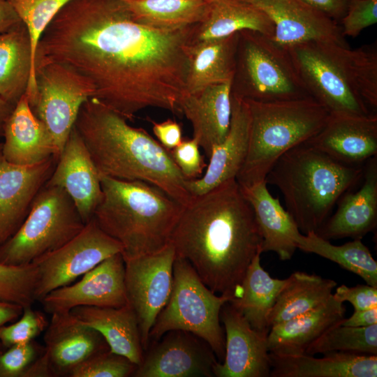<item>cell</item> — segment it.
Masks as SVG:
<instances>
[{"mask_svg":"<svg viewBox=\"0 0 377 377\" xmlns=\"http://www.w3.org/2000/svg\"><path fill=\"white\" fill-rule=\"evenodd\" d=\"M2 143H0V151L1 150Z\"/></svg>","mask_w":377,"mask_h":377,"instance_id":"9f6ffc18","label":"cell"},{"mask_svg":"<svg viewBox=\"0 0 377 377\" xmlns=\"http://www.w3.org/2000/svg\"><path fill=\"white\" fill-rule=\"evenodd\" d=\"M70 312L81 323L98 332L110 350L129 359L137 366L144 349L136 315L127 304L120 307L79 306Z\"/></svg>","mask_w":377,"mask_h":377,"instance_id":"f1b7e54d","label":"cell"},{"mask_svg":"<svg viewBox=\"0 0 377 377\" xmlns=\"http://www.w3.org/2000/svg\"><path fill=\"white\" fill-rule=\"evenodd\" d=\"M244 101L249 110L250 130L246 156L236 176L241 186L265 181L275 162L319 133L330 114L311 96L271 102Z\"/></svg>","mask_w":377,"mask_h":377,"instance_id":"52a82bcc","label":"cell"},{"mask_svg":"<svg viewBox=\"0 0 377 377\" xmlns=\"http://www.w3.org/2000/svg\"><path fill=\"white\" fill-rule=\"evenodd\" d=\"M343 303L333 297L325 304L271 327L267 347L271 353H304L329 327L344 318Z\"/></svg>","mask_w":377,"mask_h":377,"instance_id":"f546056e","label":"cell"},{"mask_svg":"<svg viewBox=\"0 0 377 377\" xmlns=\"http://www.w3.org/2000/svg\"><path fill=\"white\" fill-rule=\"evenodd\" d=\"M35 67L36 98L31 109L61 154L82 104L94 97V89L86 77L66 65L47 61Z\"/></svg>","mask_w":377,"mask_h":377,"instance_id":"8fae6325","label":"cell"},{"mask_svg":"<svg viewBox=\"0 0 377 377\" xmlns=\"http://www.w3.org/2000/svg\"><path fill=\"white\" fill-rule=\"evenodd\" d=\"M258 253L249 265L239 296L230 301L255 330L269 332V318L286 279L272 277L260 264Z\"/></svg>","mask_w":377,"mask_h":377,"instance_id":"d6a6232c","label":"cell"},{"mask_svg":"<svg viewBox=\"0 0 377 377\" xmlns=\"http://www.w3.org/2000/svg\"><path fill=\"white\" fill-rule=\"evenodd\" d=\"M363 173V165L340 163L304 142L284 153L265 182L279 188L286 210L306 234L324 224L339 198L360 181Z\"/></svg>","mask_w":377,"mask_h":377,"instance_id":"8992f818","label":"cell"},{"mask_svg":"<svg viewBox=\"0 0 377 377\" xmlns=\"http://www.w3.org/2000/svg\"><path fill=\"white\" fill-rule=\"evenodd\" d=\"M249 130L246 102L231 95L228 132L225 139L212 148L205 175L196 179L186 180V188L191 195H201L228 179H236L246 156Z\"/></svg>","mask_w":377,"mask_h":377,"instance_id":"7402d4cb","label":"cell"},{"mask_svg":"<svg viewBox=\"0 0 377 377\" xmlns=\"http://www.w3.org/2000/svg\"><path fill=\"white\" fill-rule=\"evenodd\" d=\"M0 354V377H23L29 367L45 350L34 340L13 345Z\"/></svg>","mask_w":377,"mask_h":377,"instance_id":"b9f144b4","label":"cell"},{"mask_svg":"<svg viewBox=\"0 0 377 377\" xmlns=\"http://www.w3.org/2000/svg\"><path fill=\"white\" fill-rule=\"evenodd\" d=\"M337 286L335 281L319 275L293 272L286 278L270 313V328L325 304L332 298Z\"/></svg>","mask_w":377,"mask_h":377,"instance_id":"836d02e7","label":"cell"},{"mask_svg":"<svg viewBox=\"0 0 377 377\" xmlns=\"http://www.w3.org/2000/svg\"><path fill=\"white\" fill-rule=\"evenodd\" d=\"M23 307L0 300V327L15 321L22 313Z\"/></svg>","mask_w":377,"mask_h":377,"instance_id":"816d5d0a","label":"cell"},{"mask_svg":"<svg viewBox=\"0 0 377 377\" xmlns=\"http://www.w3.org/2000/svg\"><path fill=\"white\" fill-rule=\"evenodd\" d=\"M45 315L34 310L31 306L23 308L19 320L10 325L0 327V343L4 347L34 340L48 325Z\"/></svg>","mask_w":377,"mask_h":377,"instance_id":"60d3db41","label":"cell"},{"mask_svg":"<svg viewBox=\"0 0 377 377\" xmlns=\"http://www.w3.org/2000/svg\"><path fill=\"white\" fill-rule=\"evenodd\" d=\"M174 246L125 260L124 284L127 304L134 311L144 351L149 346V333L168 303L173 286Z\"/></svg>","mask_w":377,"mask_h":377,"instance_id":"4fadbf2b","label":"cell"},{"mask_svg":"<svg viewBox=\"0 0 377 377\" xmlns=\"http://www.w3.org/2000/svg\"><path fill=\"white\" fill-rule=\"evenodd\" d=\"M76 207L59 186L45 184L17 232L0 244V263L24 265L53 251L84 228Z\"/></svg>","mask_w":377,"mask_h":377,"instance_id":"30bf717a","label":"cell"},{"mask_svg":"<svg viewBox=\"0 0 377 377\" xmlns=\"http://www.w3.org/2000/svg\"><path fill=\"white\" fill-rule=\"evenodd\" d=\"M288 50L311 97L330 113L368 115L377 108V52L323 41Z\"/></svg>","mask_w":377,"mask_h":377,"instance_id":"277c9868","label":"cell"},{"mask_svg":"<svg viewBox=\"0 0 377 377\" xmlns=\"http://www.w3.org/2000/svg\"><path fill=\"white\" fill-rule=\"evenodd\" d=\"M332 297L339 302L350 303L354 307V311L377 307V287L367 283L353 287L342 284L336 287Z\"/></svg>","mask_w":377,"mask_h":377,"instance_id":"f6af8a7d","label":"cell"},{"mask_svg":"<svg viewBox=\"0 0 377 377\" xmlns=\"http://www.w3.org/2000/svg\"><path fill=\"white\" fill-rule=\"evenodd\" d=\"M35 71L24 24L0 34V97L14 107L26 94L32 108L36 98Z\"/></svg>","mask_w":377,"mask_h":377,"instance_id":"4316f807","label":"cell"},{"mask_svg":"<svg viewBox=\"0 0 377 377\" xmlns=\"http://www.w3.org/2000/svg\"><path fill=\"white\" fill-rule=\"evenodd\" d=\"M340 323L351 327H367L377 324V307L354 311L349 318H343Z\"/></svg>","mask_w":377,"mask_h":377,"instance_id":"c3c4849f","label":"cell"},{"mask_svg":"<svg viewBox=\"0 0 377 377\" xmlns=\"http://www.w3.org/2000/svg\"><path fill=\"white\" fill-rule=\"evenodd\" d=\"M38 272L31 263L24 265L0 263V300L26 307L36 302Z\"/></svg>","mask_w":377,"mask_h":377,"instance_id":"74e56055","label":"cell"},{"mask_svg":"<svg viewBox=\"0 0 377 377\" xmlns=\"http://www.w3.org/2000/svg\"><path fill=\"white\" fill-rule=\"evenodd\" d=\"M125 262L116 253L85 273L74 284L57 288L40 302L50 313L68 312L79 306L120 307L127 304Z\"/></svg>","mask_w":377,"mask_h":377,"instance_id":"9a60e30c","label":"cell"},{"mask_svg":"<svg viewBox=\"0 0 377 377\" xmlns=\"http://www.w3.org/2000/svg\"><path fill=\"white\" fill-rule=\"evenodd\" d=\"M263 11L272 20V40L289 47L309 41L348 45L335 20L302 0H244Z\"/></svg>","mask_w":377,"mask_h":377,"instance_id":"e0dca14e","label":"cell"},{"mask_svg":"<svg viewBox=\"0 0 377 377\" xmlns=\"http://www.w3.org/2000/svg\"><path fill=\"white\" fill-rule=\"evenodd\" d=\"M332 20H341L346 13L350 0H302Z\"/></svg>","mask_w":377,"mask_h":377,"instance_id":"7dc6e473","label":"cell"},{"mask_svg":"<svg viewBox=\"0 0 377 377\" xmlns=\"http://www.w3.org/2000/svg\"><path fill=\"white\" fill-rule=\"evenodd\" d=\"M207 1L209 2H213V1H221V0H207Z\"/></svg>","mask_w":377,"mask_h":377,"instance_id":"11a10c76","label":"cell"},{"mask_svg":"<svg viewBox=\"0 0 377 377\" xmlns=\"http://www.w3.org/2000/svg\"><path fill=\"white\" fill-rule=\"evenodd\" d=\"M225 331V355L213 369L216 377H269V332L253 329L229 302L220 312Z\"/></svg>","mask_w":377,"mask_h":377,"instance_id":"2e32d148","label":"cell"},{"mask_svg":"<svg viewBox=\"0 0 377 377\" xmlns=\"http://www.w3.org/2000/svg\"><path fill=\"white\" fill-rule=\"evenodd\" d=\"M230 301L229 297L212 291L188 260L175 258L172 293L150 331L149 345L168 331L184 330L206 341L221 362L225 355V333L220 312Z\"/></svg>","mask_w":377,"mask_h":377,"instance_id":"9c48e42d","label":"cell"},{"mask_svg":"<svg viewBox=\"0 0 377 377\" xmlns=\"http://www.w3.org/2000/svg\"><path fill=\"white\" fill-rule=\"evenodd\" d=\"M2 353V350L1 349V343H0V354Z\"/></svg>","mask_w":377,"mask_h":377,"instance_id":"6f0895ef","label":"cell"},{"mask_svg":"<svg viewBox=\"0 0 377 377\" xmlns=\"http://www.w3.org/2000/svg\"><path fill=\"white\" fill-rule=\"evenodd\" d=\"M363 184L355 192L345 193L338 200L336 212L316 232L330 240L360 239L377 225V156L366 162Z\"/></svg>","mask_w":377,"mask_h":377,"instance_id":"cb8c5ba5","label":"cell"},{"mask_svg":"<svg viewBox=\"0 0 377 377\" xmlns=\"http://www.w3.org/2000/svg\"><path fill=\"white\" fill-rule=\"evenodd\" d=\"M45 184L63 188L84 223L94 217L103 197L100 175L75 126Z\"/></svg>","mask_w":377,"mask_h":377,"instance_id":"d6986e66","label":"cell"},{"mask_svg":"<svg viewBox=\"0 0 377 377\" xmlns=\"http://www.w3.org/2000/svg\"><path fill=\"white\" fill-rule=\"evenodd\" d=\"M140 23L163 29H178L201 22L207 15V0H121Z\"/></svg>","mask_w":377,"mask_h":377,"instance_id":"e575fe53","label":"cell"},{"mask_svg":"<svg viewBox=\"0 0 377 377\" xmlns=\"http://www.w3.org/2000/svg\"><path fill=\"white\" fill-rule=\"evenodd\" d=\"M340 321L329 327L311 343L304 353L314 355L343 352L377 355V324L367 327H351L343 325Z\"/></svg>","mask_w":377,"mask_h":377,"instance_id":"8d00e7d4","label":"cell"},{"mask_svg":"<svg viewBox=\"0 0 377 377\" xmlns=\"http://www.w3.org/2000/svg\"><path fill=\"white\" fill-rule=\"evenodd\" d=\"M137 365L127 357L110 350L98 353L71 370L69 377H128Z\"/></svg>","mask_w":377,"mask_h":377,"instance_id":"ab89813d","label":"cell"},{"mask_svg":"<svg viewBox=\"0 0 377 377\" xmlns=\"http://www.w3.org/2000/svg\"><path fill=\"white\" fill-rule=\"evenodd\" d=\"M22 20L8 0H0V34L4 33Z\"/></svg>","mask_w":377,"mask_h":377,"instance_id":"681fc988","label":"cell"},{"mask_svg":"<svg viewBox=\"0 0 377 377\" xmlns=\"http://www.w3.org/2000/svg\"><path fill=\"white\" fill-rule=\"evenodd\" d=\"M44 342V354L53 376H68L80 363L110 350L98 332L81 323L70 311L52 314Z\"/></svg>","mask_w":377,"mask_h":377,"instance_id":"44dd1931","label":"cell"},{"mask_svg":"<svg viewBox=\"0 0 377 377\" xmlns=\"http://www.w3.org/2000/svg\"><path fill=\"white\" fill-rule=\"evenodd\" d=\"M180 112L191 122L193 138L209 158L212 148L226 138L231 118V82L207 87L186 94Z\"/></svg>","mask_w":377,"mask_h":377,"instance_id":"d4e9b609","label":"cell"},{"mask_svg":"<svg viewBox=\"0 0 377 377\" xmlns=\"http://www.w3.org/2000/svg\"><path fill=\"white\" fill-rule=\"evenodd\" d=\"M170 243L175 258L188 260L202 282L230 301L254 257L263 253V237L253 209L235 178L193 195L184 205Z\"/></svg>","mask_w":377,"mask_h":377,"instance_id":"7a4b0ae2","label":"cell"},{"mask_svg":"<svg viewBox=\"0 0 377 377\" xmlns=\"http://www.w3.org/2000/svg\"><path fill=\"white\" fill-rule=\"evenodd\" d=\"M8 1L26 26L35 64L37 47L43 32L58 12L70 0Z\"/></svg>","mask_w":377,"mask_h":377,"instance_id":"f35d334b","label":"cell"},{"mask_svg":"<svg viewBox=\"0 0 377 377\" xmlns=\"http://www.w3.org/2000/svg\"><path fill=\"white\" fill-rule=\"evenodd\" d=\"M100 175L154 184L183 205L193 197L168 151L145 129L94 98L85 101L74 125Z\"/></svg>","mask_w":377,"mask_h":377,"instance_id":"3957f363","label":"cell"},{"mask_svg":"<svg viewBox=\"0 0 377 377\" xmlns=\"http://www.w3.org/2000/svg\"><path fill=\"white\" fill-rule=\"evenodd\" d=\"M2 135L1 153L10 163L29 166L59 156L51 134L34 114L26 94L4 120Z\"/></svg>","mask_w":377,"mask_h":377,"instance_id":"603a6c76","label":"cell"},{"mask_svg":"<svg viewBox=\"0 0 377 377\" xmlns=\"http://www.w3.org/2000/svg\"><path fill=\"white\" fill-rule=\"evenodd\" d=\"M122 252L121 244L106 234L92 218L60 248L35 259L38 280L36 300L71 284L106 258Z\"/></svg>","mask_w":377,"mask_h":377,"instance_id":"7c38bea8","label":"cell"},{"mask_svg":"<svg viewBox=\"0 0 377 377\" xmlns=\"http://www.w3.org/2000/svg\"><path fill=\"white\" fill-rule=\"evenodd\" d=\"M271 377H376L377 355L334 352L315 357L306 353L269 352Z\"/></svg>","mask_w":377,"mask_h":377,"instance_id":"484cf974","label":"cell"},{"mask_svg":"<svg viewBox=\"0 0 377 377\" xmlns=\"http://www.w3.org/2000/svg\"><path fill=\"white\" fill-rule=\"evenodd\" d=\"M158 142L167 150L177 147L182 141V127L176 121L168 119L163 122H156L148 118Z\"/></svg>","mask_w":377,"mask_h":377,"instance_id":"bcb514c9","label":"cell"},{"mask_svg":"<svg viewBox=\"0 0 377 377\" xmlns=\"http://www.w3.org/2000/svg\"><path fill=\"white\" fill-rule=\"evenodd\" d=\"M297 246L306 253H314L338 264L342 268L360 276L367 284L377 287V262L360 239L341 245H334L315 231L300 233Z\"/></svg>","mask_w":377,"mask_h":377,"instance_id":"d590c367","label":"cell"},{"mask_svg":"<svg viewBox=\"0 0 377 377\" xmlns=\"http://www.w3.org/2000/svg\"><path fill=\"white\" fill-rule=\"evenodd\" d=\"M240 188L253 209L263 237V253L274 252L281 260L291 259L301 233L292 216L270 193L265 181Z\"/></svg>","mask_w":377,"mask_h":377,"instance_id":"83f0119b","label":"cell"},{"mask_svg":"<svg viewBox=\"0 0 377 377\" xmlns=\"http://www.w3.org/2000/svg\"><path fill=\"white\" fill-rule=\"evenodd\" d=\"M243 30L258 31L271 38L274 26L263 11L244 0L213 1L206 17L194 25L191 44L223 38Z\"/></svg>","mask_w":377,"mask_h":377,"instance_id":"4dcf8cb0","label":"cell"},{"mask_svg":"<svg viewBox=\"0 0 377 377\" xmlns=\"http://www.w3.org/2000/svg\"><path fill=\"white\" fill-rule=\"evenodd\" d=\"M340 20L343 36L357 37L363 29L376 23L377 0H350Z\"/></svg>","mask_w":377,"mask_h":377,"instance_id":"ee69618b","label":"cell"},{"mask_svg":"<svg viewBox=\"0 0 377 377\" xmlns=\"http://www.w3.org/2000/svg\"><path fill=\"white\" fill-rule=\"evenodd\" d=\"M238 37L239 32L223 38L189 45L186 94L232 82Z\"/></svg>","mask_w":377,"mask_h":377,"instance_id":"1f68e13d","label":"cell"},{"mask_svg":"<svg viewBox=\"0 0 377 377\" xmlns=\"http://www.w3.org/2000/svg\"><path fill=\"white\" fill-rule=\"evenodd\" d=\"M231 95L258 102L311 96L288 50L251 30L239 32Z\"/></svg>","mask_w":377,"mask_h":377,"instance_id":"ba28073f","label":"cell"},{"mask_svg":"<svg viewBox=\"0 0 377 377\" xmlns=\"http://www.w3.org/2000/svg\"><path fill=\"white\" fill-rule=\"evenodd\" d=\"M195 139H183L177 147L168 150L173 162L186 180L196 179L202 174L207 164L200 151Z\"/></svg>","mask_w":377,"mask_h":377,"instance_id":"7bdbcfd3","label":"cell"},{"mask_svg":"<svg viewBox=\"0 0 377 377\" xmlns=\"http://www.w3.org/2000/svg\"><path fill=\"white\" fill-rule=\"evenodd\" d=\"M306 142L337 161L362 165L377 156V115L330 113L323 128Z\"/></svg>","mask_w":377,"mask_h":377,"instance_id":"ffe728a7","label":"cell"},{"mask_svg":"<svg viewBox=\"0 0 377 377\" xmlns=\"http://www.w3.org/2000/svg\"><path fill=\"white\" fill-rule=\"evenodd\" d=\"M194 25L154 28L136 21L121 0H70L43 32L35 66L70 67L91 83V98L127 121L150 107L180 112Z\"/></svg>","mask_w":377,"mask_h":377,"instance_id":"6da1fadb","label":"cell"},{"mask_svg":"<svg viewBox=\"0 0 377 377\" xmlns=\"http://www.w3.org/2000/svg\"><path fill=\"white\" fill-rule=\"evenodd\" d=\"M4 120L0 118V135H2V128Z\"/></svg>","mask_w":377,"mask_h":377,"instance_id":"db71d44e","label":"cell"},{"mask_svg":"<svg viewBox=\"0 0 377 377\" xmlns=\"http://www.w3.org/2000/svg\"><path fill=\"white\" fill-rule=\"evenodd\" d=\"M50 369L44 352L31 363L23 375V377H52Z\"/></svg>","mask_w":377,"mask_h":377,"instance_id":"f907efd6","label":"cell"},{"mask_svg":"<svg viewBox=\"0 0 377 377\" xmlns=\"http://www.w3.org/2000/svg\"><path fill=\"white\" fill-rule=\"evenodd\" d=\"M57 160L54 156L36 165H18L8 162L0 151V244L22 226Z\"/></svg>","mask_w":377,"mask_h":377,"instance_id":"ac0fdd59","label":"cell"},{"mask_svg":"<svg viewBox=\"0 0 377 377\" xmlns=\"http://www.w3.org/2000/svg\"><path fill=\"white\" fill-rule=\"evenodd\" d=\"M98 226L122 246L125 260L156 252L169 244L184 205L159 187L140 180L100 175Z\"/></svg>","mask_w":377,"mask_h":377,"instance_id":"5b68a950","label":"cell"},{"mask_svg":"<svg viewBox=\"0 0 377 377\" xmlns=\"http://www.w3.org/2000/svg\"><path fill=\"white\" fill-rule=\"evenodd\" d=\"M13 108L0 97V118L5 120L12 112Z\"/></svg>","mask_w":377,"mask_h":377,"instance_id":"f5cc1de1","label":"cell"},{"mask_svg":"<svg viewBox=\"0 0 377 377\" xmlns=\"http://www.w3.org/2000/svg\"><path fill=\"white\" fill-rule=\"evenodd\" d=\"M134 377H212L218 362L209 345L184 330H170L151 343Z\"/></svg>","mask_w":377,"mask_h":377,"instance_id":"5bb4252c","label":"cell"}]
</instances>
